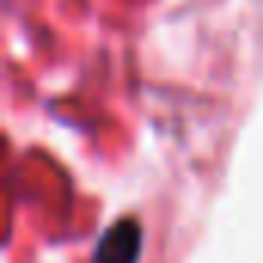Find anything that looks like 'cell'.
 <instances>
[{
  "instance_id": "cell-1",
  "label": "cell",
  "mask_w": 263,
  "mask_h": 263,
  "mask_svg": "<svg viewBox=\"0 0 263 263\" xmlns=\"http://www.w3.org/2000/svg\"><path fill=\"white\" fill-rule=\"evenodd\" d=\"M143 248V232L134 220L115 223L96 248V263H137Z\"/></svg>"
}]
</instances>
